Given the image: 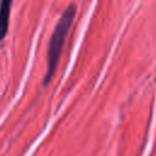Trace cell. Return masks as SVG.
<instances>
[{"mask_svg": "<svg viewBox=\"0 0 156 156\" xmlns=\"http://www.w3.org/2000/svg\"><path fill=\"white\" fill-rule=\"evenodd\" d=\"M74 16H76V6L72 4L65 10V12L62 13L60 21L57 22V24L54 29V33H52L50 43H49V49H48V69H46L45 79H44L45 84H48L51 80V78L55 73V69L60 61L65 39L68 34L71 26H72Z\"/></svg>", "mask_w": 156, "mask_h": 156, "instance_id": "1", "label": "cell"}, {"mask_svg": "<svg viewBox=\"0 0 156 156\" xmlns=\"http://www.w3.org/2000/svg\"><path fill=\"white\" fill-rule=\"evenodd\" d=\"M11 1L12 0H1L0 2V40L4 39L7 33Z\"/></svg>", "mask_w": 156, "mask_h": 156, "instance_id": "2", "label": "cell"}]
</instances>
